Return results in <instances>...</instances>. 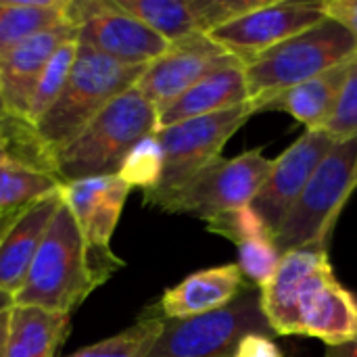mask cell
Here are the masks:
<instances>
[{"label": "cell", "instance_id": "21", "mask_svg": "<svg viewBox=\"0 0 357 357\" xmlns=\"http://www.w3.org/2000/svg\"><path fill=\"white\" fill-rule=\"evenodd\" d=\"M121 10L140 19L169 44L207 33L203 0H113Z\"/></svg>", "mask_w": 357, "mask_h": 357}, {"label": "cell", "instance_id": "29", "mask_svg": "<svg viewBox=\"0 0 357 357\" xmlns=\"http://www.w3.org/2000/svg\"><path fill=\"white\" fill-rule=\"evenodd\" d=\"M207 230L232 241L234 245H241V243H245V241H249L253 236L272 234L266 228V224L261 222V218L253 211L251 205L213 218L211 222H207Z\"/></svg>", "mask_w": 357, "mask_h": 357}, {"label": "cell", "instance_id": "2", "mask_svg": "<svg viewBox=\"0 0 357 357\" xmlns=\"http://www.w3.org/2000/svg\"><path fill=\"white\" fill-rule=\"evenodd\" d=\"M123 266L113 251H94L86 245L75 218L61 201L21 289L13 295V305L71 314Z\"/></svg>", "mask_w": 357, "mask_h": 357}, {"label": "cell", "instance_id": "18", "mask_svg": "<svg viewBox=\"0 0 357 357\" xmlns=\"http://www.w3.org/2000/svg\"><path fill=\"white\" fill-rule=\"evenodd\" d=\"M247 287L236 264L215 266L186 276L161 297V312L167 320H184L209 314L228 305Z\"/></svg>", "mask_w": 357, "mask_h": 357}, {"label": "cell", "instance_id": "33", "mask_svg": "<svg viewBox=\"0 0 357 357\" xmlns=\"http://www.w3.org/2000/svg\"><path fill=\"white\" fill-rule=\"evenodd\" d=\"M4 161H13V153H10V144H8V138H6V132H4V126L0 119V165Z\"/></svg>", "mask_w": 357, "mask_h": 357}, {"label": "cell", "instance_id": "4", "mask_svg": "<svg viewBox=\"0 0 357 357\" xmlns=\"http://www.w3.org/2000/svg\"><path fill=\"white\" fill-rule=\"evenodd\" d=\"M146 67L123 65L77 44V54L63 92L54 105L33 123L38 138L52 153V157L59 149L71 142L111 100L134 88Z\"/></svg>", "mask_w": 357, "mask_h": 357}, {"label": "cell", "instance_id": "24", "mask_svg": "<svg viewBox=\"0 0 357 357\" xmlns=\"http://www.w3.org/2000/svg\"><path fill=\"white\" fill-rule=\"evenodd\" d=\"M75 54H77V40L71 38L56 48V52L50 56V61L42 69V73L36 82V88L31 92L29 105H27L25 119L29 123H36L54 105V100L59 98V94L63 92V88L67 84Z\"/></svg>", "mask_w": 357, "mask_h": 357}, {"label": "cell", "instance_id": "34", "mask_svg": "<svg viewBox=\"0 0 357 357\" xmlns=\"http://www.w3.org/2000/svg\"><path fill=\"white\" fill-rule=\"evenodd\" d=\"M8 312L0 314V357H4V349H6V335H8Z\"/></svg>", "mask_w": 357, "mask_h": 357}, {"label": "cell", "instance_id": "37", "mask_svg": "<svg viewBox=\"0 0 357 357\" xmlns=\"http://www.w3.org/2000/svg\"><path fill=\"white\" fill-rule=\"evenodd\" d=\"M6 115V107H4V100H2V94H0V119Z\"/></svg>", "mask_w": 357, "mask_h": 357}, {"label": "cell", "instance_id": "38", "mask_svg": "<svg viewBox=\"0 0 357 357\" xmlns=\"http://www.w3.org/2000/svg\"><path fill=\"white\" fill-rule=\"evenodd\" d=\"M356 188H357V167H356Z\"/></svg>", "mask_w": 357, "mask_h": 357}, {"label": "cell", "instance_id": "32", "mask_svg": "<svg viewBox=\"0 0 357 357\" xmlns=\"http://www.w3.org/2000/svg\"><path fill=\"white\" fill-rule=\"evenodd\" d=\"M324 357H357V339L351 343L339 345V347H328Z\"/></svg>", "mask_w": 357, "mask_h": 357}, {"label": "cell", "instance_id": "27", "mask_svg": "<svg viewBox=\"0 0 357 357\" xmlns=\"http://www.w3.org/2000/svg\"><path fill=\"white\" fill-rule=\"evenodd\" d=\"M238 247V270L249 287L261 289L282 261V253L274 243V234L253 236Z\"/></svg>", "mask_w": 357, "mask_h": 357}, {"label": "cell", "instance_id": "5", "mask_svg": "<svg viewBox=\"0 0 357 357\" xmlns=\"http://www.w3.org/2000/svg\"><path fill=\"white\" fill-rule=\"evenodd\" d=\"M356 54V36L341 23L324 17L314 27L251 59L245 63V77L255 113L266 98L349 63Z\"/></svg>", "mask_w": 357, "mask_h": 357}, {"label": "cell", "instance_id": "10", "mask_svg": "<svg viewBox=\"0 0 357 357\" xmlns=\"http://www.w3.org/2000/svg\"><path fill=\"white\" fill-rule=\"evenodd\" d=\"M67 21L75 40L123 65H151L172 46L140 19L121 10L113 0L67 2Z\"/></svg>", "mask_w": 357, "mask_h": 357}, {"label": "cell", "instance_id": "23", "mask_svg": "<svg viewBox=\"0 0 357 357\" xmlns=\"http://www.w3.org/2000/svg\"><path fill=\"white\" fill-rule=\"evenodd\" d=\"M61 186L63 184L48 172L4 161L0 165V213L19 211L44 197L59 192Z\"/></svg>", "mask_w": 357, "mask_h": 357}, {"label": "cell", "instance_id": "6", "mask_svg": "<svg viewBox=\"0 0 357 357\" xmlns=\"http://www.w3.org/2000/svg\"><path fill=\"white\" fill-rule=\"evenodd\" d=\"M356 167L357 136L339 140L274 232V243L282 255L307 247H326L337 215L356 190Z\"/></svg>", "mask_w": 357, "mask_h": 357}, {"label": "cell", "instance_id": "7", "mask_svg": "<svg viewBox=\"0 0 357 357\" xmlns=\"http://www.w3.org/2000/svg\"><path fill=\"white\" fill-rule=\"evenodd\" d=\"M247 335L274 337L259 301V289L245 287L228 305L209 314L167 320L146 357H234Z\"/></svg>", "mask_w": 357, "mask_h": 357}, {"label": "cell", "instance_id": "12", "mask_svg": "<svg viewBox=\"0 0 357 357\" xmlns=\"http://www.w3.org/2000/svg\"><path fill=\"white\" fill-rule=\"evenodd\" d=\"M234 61L241 59L230 54L207 33H195L174 42L165 54L153 61L136 82V88L157 109L159 115L199 79Z\"/></svg>", "mask_w": 357, "mask_h": 357}, {"label": "cell", "instance_id": "28", "mask_svg": "<svg viewBox=\"0 0 357 357\" xmlns=\"http://www.w3.org/2000/svg\"><path fill=\"white\" fill-rule=\"evenodd\" d=\"M324 130L339 142L357 136V54L349 63L345 84L341 88L337 107Z\"/></svg>", "mask_w": 357, "mask_h": 357}, {"label": "cell", "instance_id": "9", "mask_svg": "<svg viewBox=\"0 0 357 357\" xmlns=\"http://www.w3.org/2000/svg\"><path fill=\"white\" fill-rule=\"evenodd\" d=\"M272 165L274 161L259 149L232 159L220 157L157 207L169 213H186L211 222L222 213L249 207L268 180Z\"/></svg>", "mask_w": 357, "mask_h": 357}, {"label": "cell", "instance_id": "22", "mask_svg": "<svg viewBox=\"0 0 357 357\" xmlns=\"http://www.w3.org/2000/svg\"><path fill=\"white\" fill-rule=\"evenodd\" d=\"M67 21V0H0V59L33 33Z\"/></svg>", "mask_w": 357, "mask_h": 357}, {"label": "cell", "instance_id": "8", "mask_svg": "<svg viewBox=\"0 0 357 357\" xmlns=\"http://www.w3.org/2000/svg\"><path fill=\"white\" fill-rule=\"evenodd\" d=\"M255 115L251 102L226 109L213 115L186 119L159 128L155 138L163 153V174L159 184L144 192L149 205H159L169 195L190 182L201 169L222 157L226 142Z\"/></svg>", "mask_w": 357, "mask_h": 357}, {"label": "cell", "instance_id": "35", "mask_svg": "<svg viewBox=\"0 0 357 357\" xmlns=\"http://www.w3.org/2000/svg\"><path fill=\"white\" fill-rule=\"evenodd\" d=\"M21 211V209H19ZM19 211H6V213H0V238L6 234V230L10 228V224L17 220Z\"/></svg>", "mask_w": 357, "mask_h": 357}, {"label": "cell", "instance_id": "1", "mask_svg": "<svg viewBox=\"0 0 357 357\" xmlns=\"http://www.w3.org/2000/svg\"><path fill=\"white\" fill-rule=\"evenodd\" d=\"M259 301L278 337H312L328 347L357 339V299L335 278L326 247L282 255L274 276L259 289Z\"/></svg>", "mask_w": 357, "mask_h": 357}, {"label": "cell", "instance_id": "30", "mask_svg": "<svg viewBox=\"0 0 357 357\" xmlns=\"http://www.w3.org/2000/svg\"><path fill=\"white\" fill-rule=\"evenodd\" d=\"M234 357H284L280 347L276 345L274 337L268 335H247L238 347Z\"/></svg>", "mask_w": 357, "mask_h": 357}, {"label": "cell", "instance_id": "17", "mask_svg": "<svg viewBox=\"0 0 357 357\" xmlns=\"http://www.w3.org/2000/svg\"><path fill=\"white\" fill-rule=\"evenodd\" d=\"M245 102H251L245 77V63L234 61L211 71L195 86H190L184 94H180L172 105H167L159 113V128L174 126L195 117L213 115Z\"/></svg>", "mask_w": 357, "mask_h": 357}, {"label": "cell", "instance_id": "31", "mask_svg": "<svg viewBox=\"0 0 357 357\" xmlns=\"http://www.w3.org/2000/svg\"><path fill=\"white\" fill-rule=\"evenodd\" d=\"M322 10L357 38V0H322Z\"/></svg>", "mask_w": 357, "mask_h": 357}, {"label": "cell", "instance_id": "16", "mask_svg": "<svg viewBox=\"0 0 357 357\" xmlns=\"http://www.w3.org/2000/svg\"><path fill=\"white\" fill-rule=\"evenodd\" d=\"M61 201L63 199L59 190L50 197H44L23 207L17 220L6 230V234L0 238V291L2 293L13 297L21 289Z\"/></svg>", "mask_w": 357, "mask_h": 357}, {"label": "cell", "instance_id": "14", "mask_svg": "<svg viewBox=\"0 0 357 357\" xmlns=\"http://www.w3.org/2000/svg\"><path fill=\"white\" fill-rule=\"evenodd\" d=\"M130 190L132 188L123 184L117 174L86 178L61 186V197L90 249L111 251V238Z\"/></svg>", "mask_w": 357, "mask_h": 357}, {"label": "cell", "instance_id": "3", "mask_svg": "<svg viewBox=\"0 0 357 357\" xmlns=\"http://www.w3.org/2000/svg\"><path fill=\"white\" fill-rule=\"evenodd\" d=\"M159 130L157 109L134 86L111 100L71 142L54 153L61 184L115 176L126 155Z\"/></svg>", "mask_w": 357, "mask_h": 357}, {"label": "cell", "instance_id": "20", "mask_svg": "<svg viewBox=\"0 0 357 357\" xmlns=\"http://www.w3.org/2000/svg\"><path fill=\"white\" fill-rule=\"evenodd\" d=\"M69 335V314L13 305L4 357H54Z\"/></svg>", "mask_w": 357, "mask_h": 357}, {"label": "cell", "instance_id": "36", "mask_svg": "<svg viewBox=\"0 0 357 357\" xmlns=\"http://www.w3.org/2000/svg\"><path fill=\"white\" fill-rule=\"evenodd\" d=\"M10 307H13V297L0 291V314L6 312V310H10Z\"/></svg>", "mask_w": 357, "mask_h": 357}, {"label": "cell", "instance_id": "19", "mask_svg": "<svg viewBox=\"0 0 357 357\" xmlns=\"http://www.w3.org/2000/svg\"><path fill=\"white\" fill-rule=\"evenodd\" d=\"M349 63L337 65V67L328 69L326 73H320L307 82H301L293 88H287V90L266 98L257 107V113L282 111V113H289L291 117H295L299 123H303L305 130H324V126L328 123V119L335 113L341 88L347 77Z\"/></svg>", "mask_w": 357, "mask_h": 357}, {"label": "cell", "instance_id": "11", "mask_svg": "<svg viewBox=\"0 0 357 357\" xmlns=\"http://www.w3.org/2000/svg\"><path fill=\"white\" fill-rule=\"evenodd\" d=\"M322 19V0H266L257 8L215 27L207 36L243 63H249L284 40L314 27Z\"/></svg>", "mask_w": 357, "mask_h": 357}, {"label": "cell", "instance_id": "15", "mask_svg": "<svg viewBox=\"0 0 357 357\" xmlns=\"http://www.w3.org/2000/svg\"><path fill=\"white\" fill-rule=\"evenodd\" d=\"M71 38H75V27L65 21L29 36L0 59V94L6 113L25 119L27 105L42 69L56 52V48Z\"/></svg>", "mask_w": 357, "mask_h": 357}, {"label": "cell", "instance_id": "13", "mask_svg": "<svg viewBox=\"0 0 357 357\" xmlns=\"http://www.w3.org/2000/svg\"><path fill=\"white\" fill-rule=\"evenodd\" d=\"M335 144L337 140L326 130H305L278 159H274L268 180L251 203L253 211L272 234Z\"/></svg>", "mask_w": 357, "mask_h": 357}, {"label": "cell", "instance_id": "26", "mask_svg": "<svg viewBox=\"0 0 357 357\" xmlns=\"http://www.w3.org/2000/svg\"><path fill=\"white\" fill-rule=\"evenodd\" d=\"M163 174V153L155 136L140 140L123 159L117 176L130 188H140L142 192L153 190Z\"/></svg>", "mask_w": 357, "mask_h": 357}, {"label": "cell", "instance_id": "25", "mask_svg": "<svg viewBox=\"0 0 357 357\" xmlns=\"http://www.w3.org/2000/svg\"><path fill=\"white\" fill-rule=\"evenodd\" d=\"M163 318L142 316L136 324L67 357H146L161 335Z\"/></svg>", "mask_w": 357, "mask_h": 357}]
</instances>
